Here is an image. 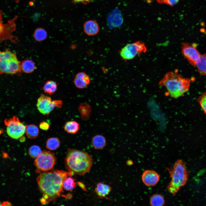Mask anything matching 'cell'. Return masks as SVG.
<instances>
[{
	"mask_svg": "<svg viewBox=\"0 0 206 206\" xmlns=\"http://www.w3.org/2000/svg\"><path fill=\"white\" fill-rule=\"evenodd\" d=\"M150 204L152 206H162L165 204V200L163 197L158 194H154L150 197Z\"/></svg>",
	"mask_w": 206,
	"mask_h": 206,
	"instance_id": "21",
	"label": "cell"
},
{
	"mask_svg": "<svg viewBox=\"0 0 206 206\" xmlns=\"http://www.w3.org/2000/svg\"><path fill=\"white\" fill-rule=\"evenodd\" d=\"M33 36L36 41H42L46 38L47 33L43 29L41 28H37L34 31Z\"/></svg>",
	"mask_w": 206,
	"mask_h": 206,
	"instance_id": "24",
	"label": "cell"
},
{
	"mask_svg": "<svg viewBox=\"0 0 206 206\" xmlns=\"http://www.w3.org/2000/svg\"><path fill=\"white\" fill-rule=\"evenodd\" d=\"M72 2L75 3H81L85 4H87L90 2L95 0H72Z\"/></svg>",
	"mask_w": 206,
	"mask_h": 206,
	"instance_id": "31",
	"label": "cell"
},
{
	"mask_svg": "<svg viewBox=\"0 0 206 206\" xmlns=\"http://www.w3.org/2000/svg\"><path fill=\"white\" fill-rule=\"evenodd\" d=\"M76 183L74 179L71 176L68 177L64 180L63 187L66 190L72 191L76 187Z\"/></svg>",
	"mask_w": 206,
	"mask_h": 206,
	"instance_id": "23",
	"label": "cell"
},
{
	"mask_svg": "<svg viewBox=\"0 0 206 206\" xmlns=\"http://www.w3.org/2000/svg\"><path fill=\"white\" fill-rule=\"evenodd\" d=\"M57 86V84L55 82L48 80L45 82L42 88L45 92L51 95L56 91Z\"/></svg>",
	"mask_w": 206,
	"mask_h": 206,
	"instance_id": "20",
	"label": "cell"
},
{
	"mask_svg": "<svg viewBox=\"0 0 206 206\" xmlns=\"http://www.w3.org/2000/svg\"><path fill=\"white\" fill-rule=\"evenodd\" d=\"M39 127L43 130H47L49 128L50 125L47 122L43 121L40 124Z\"/></svg>",
	"mask_w": 206,
	"mask_h": 206,
	"instance_id": "30",
	"label": "cell"
},
{
	"mask_svg": "<svg viewBox=\"0 0 206 206\" xmlns=\"http://www.w3.org/2000/svg\"><path fill=\"white\" fill-rule=\"evenodd\" d=\"M146 51L147 47L144 43L139 41L126 44L121 49L120 55L123 60L127 61L132 60L136 56L140 55Z\"/></svg>",
	"mask_w": 206,
	"mask_h": 206,
	"instance_id": "7",
	"label": "cell"
},
{
	"mask_svg": "<svg viewBox=\"0 0 206 206\" xmlns=\"http://www.w3.org/2000/svg\"><path fill=\"white\" fill-rule=\"evenodd\" d=\"M56 161L54 153L46 150L42 151L34 161L37 172L41 173L51 170L54 168Z\"/></svg>",
	"mask_w": 206,
	"mask_h": 206,
	"instance_id": "6",
	"label": "cell"
},
{
	"mask_svg": "<svg viewBox=\"0 0 206 206\" xmlns=\"http://www.w3.org/2000/svg\"><path fill=\"white\" fill-rule=\"evenodd\" d=\"M198 101L204 112L206 114V92L199 97Z\"/></svg>",
	"mask_w": 206,
	"mask_h": 206,
	"instance_id": "27",
	"label": "cell"
},
{
	"mask_svg": "<svg viewBox=\"0 0 206 206\" xmlns=\"http://www.w3.org/2000/svg\"><path fill=\"white\" fill-rule=\"evenodd\" d=\"M21 70L27 74L32 73L36 69L34 62L29 59L23 61L21 63Z\"/></svg>",
	"mask_w": 206,
	"mask_h": 206,
	"instance_id": "19",
	"label": "cell"
},
{
	"mask_svg": "<svg viewBox=\"0 0 206 206\" xmlns=\"http://www.w3.org/2000/svg\"><path fill=\"white\" fill-rule=\"evenodd\" d=\"M74 82L76 86L79 89L85 88L89 84L85 80L76 77L74 79Z\"/></svg>",
	"mask_w": 206,
	"mask_h": 206,
	"instance_id": "26",
	"label": "cell"
},
{
	"mask_svg": "<svg viewBox=\"0 0 206 206\" xmlns=\"http://www.w3.org/2000/svg\"><path fill=\"white\" fill-rule=\"evenodd\" d=\"M75 77L85 80L89 84L90 83V80L89 77L85 72H79L76 74Z\"/></svg>",
	"mask_w": 206,
	"mask_h": 206,
	"instance_id": "29",
	"label": "cell"
},
{
	"mask_svg": "<svg viewBox=\"0 0 206 206\" xmlns=\"http://www.w3.org/2000/svg\"><path fill=\"white\" fill-rule=\"evenodd\" d=\"M79 124L75 121L71 120L66 122L65 124L64 129L67 132L71 134H75L79 130Z\"/></svg>",
	"mask_w": 206,
	"mask_h": 206,
	"instance_id": "18",
	"label": "cell"
},
{
	"mask_svg": "<svg viewBox=\"0 0 206 206\" xmlns=\"http://www.w3.org/2000/svg\"><path fill=\"white\" fill-rule=\"evenodd\" d=\"M25 133L29 138L34 139L38 136L39 130L36 125L30 124L25 126Z\"/></svg>",
	"mask_w": 206,
	"mask_h": 206,
	"instance_id": "17",
	"label": "cell"
},
{
	"mask_svg": "<svg viewBox=\"0 0 206 206\" xmlns=\"http://www.w3.org/2000/svg\"><path fill=\"white\" fill-rule=\"evenodd\" d=\"M60 142L59 139L56 137H51L48 138L46 142V148L51 150H54L57 149L60 146Z\"/></svg>",
	"mask_w": 206,
	"mask_h": 206,
	"instance_id": "22",
	"label": "cell"
},
{
	"mask_svg": "<svg viewBox=\"0 0 206 206\" xmlns=\"http://www.w3.org/2000/svg\"><path fill=\"white\" fill-rule=\"evenodd\" d=\"M83 29L84 33L87 35L91 36L96 35L100 30L98 23L93 20H89L86 21L84 25Z\"/></svg>",
	"mask_w": 206,
	"mask_h": 206,
	"instance_id": "13",
	"label": "cell"
},
{
	"mask_svg": "<svg viewBox=\"0 0 206 206\" xmlns=\"http://www.w3.org/2000/svg\"><path fill=\"white\" fill-rule=\"evenodd\" d=\"M93 163L92 157L86 152L68 148L65 159L66 169L73 174L84 175L91 169Z\"/></svg>",
	"mask_w": 206,
	"mask_h": 206,
	"instance_id": "2",
	"label": "cell"
},
{
	"mask_svg": "<svg viewBox=\"0 0 206 206\" xmlns=\"http://www.w3.org/2000/svg\"><path fill=\"white\" fill-rule=\"evenodd\" d=\"M0 13V41L9 40L12 42H15L17 39L13 36L11 33L15 29V25L12 21L9 23L5 24L2 22Z\"/></svg>",
	"mask_w": 206,
	"mask_h": 206,
	"instance_id": "11",
	"label": "cell"
},
{
	"mask_svg": "<svg viewBox=\"0 0 206 206\" xmlns=\"http://www.w3.org/2000/svg\"><path fill=\"white\" fill-rule=\"evenodd\" d=\"M180 0H157V2L160 3H165L171 6L177 4Z\"/></svg>",
	"mask_w": 206,
	"mask_h": 206,
	"instance_id": "28",
	"label": "cell"
},
{
	"mask_svg": "<svg viewBox=\"0 0 206 206\" xmlns=\"http://www.w3.org/2000/svg\"><path fill=\"white\" fill-rule=\"evenodd\" d=\"M21 64L14 53L7 49L0 51V74L19 73L22 70Z\"/></svg>",
	"mask_w": 206,
	"mask_h": 206,
	"instance_id": "5",
	"label": "cell"
},
{
	"mask_svg": "<svg viewBox=\"0 0 206 206\" xmlns=\"http://www.w3.org/2000/svg\"><path fill=\"white\" fill-rule=\"evenodd\" d=\"M4 123L8 135L13 139L21 138L25 132V126L16 116L5 119Z\"/></svg>",
	"mask_w": 206,
	"mask_h": 206,
	"instance_id": "8",
	"label": "cell"
},
{
	"mask_svg": "<svg viewBox=\"0 0 206 206\" xmlns=\"http://www.w3.org/2000/svg\"><path fill=\"white\" fill-rule=\"evenodd\" d=\"M177 72L176 70L167 72L159 83L160 86L165 87L167 94L174 98L181 97L187 92L191 82L190 79L183 78Z\"/></svg>",
	"mask_w": 206,
	"mask_h": 206,
	"instance_id": "3",
	"label": "cell"
},
{
	"mask_svg": "<svg viewBox=\"0 0 206 206\" xmlns=\"http://www.w3.org/2000/svg\"><path fill=\"white\" fill-rule=\"evenodd\" d=\"M0 205H1V204L0 203Z\"/></svg>",
	"mask_w": 206,
	"mask_h": 206,
	"instance_id": "33",
	"label": "cell"
},
{
	"mask_svg": "<svg viewBox=\"0 0 206 206\" xmlns=\"http://www.w3.org/2000/svg\"><path fill=\"white\" fill-rule=\"evenodd\" d=\"M42 152L40 148L36 145H33L31 146L28 150L30 156L32 158H37Z\"/></svg>",
	"mask_w": 206,
	"mask_h": 206,
	"instance_id": "25",
	"label": "cell"
},
{
	"mask_svg": "<svg viewBox=\"0 0 206 206\" xmlns=\"http://www.w3.org/2000/svg\"><path fill=\"white\" fill-rule=\"evenodd\" d=\"M142 179L143 183L148 187L153 186L157 184L160 179L158 174L155 171L146 170L142 173Z\"/></svg>",
	"mask_w": 206,
	"mask_h": 206,
	"instance_id": "12",
	"label": "cell"
},
{
	"mask_svg": "<svg viewBox=\"0 0 206 206\" xmlns=\"http://www.w3.org/2000/svg\"><path fill=\"white\" fill-rule=\"evenodd\" d=\"M167 169L171 180L167 189L170 193L175 195L181 187L186 184L188 179L189 172L186 168L185 162L181 159L177 160L172 167Z\"/></svg>",
	"mask_w": 206,
	"mask_h": 206,
	"instance_id": "4",
	"label": "cell"
},
{
	"mask_svg": "<svg viewBox=\"0 0 206 206\" xmlns=\"http://www.w3.org/2000/svg\"><path fill=\"white\" fill-rule=\"evenodd\" d=\"M196 43H182L181 53L183 56L192 66L195 67L196 63L200 54L196 49Z\"/></svg>",
	"mask_w": 206,
	"mask_h": 206,
	"instance_id": "10",
	"label": "cell"
},
{
	"mask_svg": "<svg viewBox=\"0 0 206 206\" xmlns=\"http://www.w3.org/2000/svg\"><path fill=\"white\" fill-rule=\"evenodd\" d=\"M78 185L81 187L83 190L84 191H86V189L85 187V186L82 183L80 182H78Z\"/></svg>",
	"mask_w": 206,
	"mask_h": 206,
	"instance_id": "32",
	"label": "cell"
},
{
	"mask_svg": "<svg viewBox=\"0 0 206 206\" xmlns=\"http://www.w3.org/2000/svg\"><path fill=\"white\" fill-rule=\"evenodd\" d=\"M195 67L199 74L201 75L206 76V54H200L197 61Z\"/></svg>",
	"mask_w": 206,
	"mask_h": 206,
	"instance_id": "16",
	"label": "cell"
},
{
	"mask_svg": "<svg viewBox=\"0 0 206 206\" xmlns=\"http://www.w3.org/2000/svg\"><path fill=\"white\" fill-rule=\"evenodd\" d=\"M73 175L70 172L58 170L40 173L37 181L39 190L43 195L40 199L41 204H47L60 197L63 191L64 180Z\"/></svg>",
	"mask_w": 206,
	"mask_h": 206,
	"instance_id": "1",
	"label": "cell"
},
{
	"mask_svg": "<svg viewBox=\"0 0 206 206\" xmlns=\"http://www.w3.org/2000/svg\"><path fill=\"white\" fill-rule=\"evenodd\" d=\"M106 142V138L103 135L98 134L94 136L91 140L92 147L96 149H100L104 148Z\"/></svg>",
	"mask_w": 206,
	"mask_h": 206,
	"instance_id": "14",
	"label": "cell"
},
{
	"mask_svg": "<svg viewBox=\"0 0 206 206\" xmlns=\"http://www.w3.org/2000/svg\"><path fill=\"white\" fill-rule=\"evenodd\" d=\"M112 190L111 187L108 185L102 183H98L95 189V191L100 198L105 197L108 195Z\"/></svg>",
	"mask_w": 206,
	"mask_h": 206,
	"instance_id": "15",
	"label": "cell"
},
{
	"mask_svg": "<svg viewBox=\"0 0 206 206\" xmlns=\"http://www.w3.org/2000/svg\"><path fill=\"white\" fill-rule=\"evenodd\" d=\"M62 104L61 100H52L50 97L41 94L37 99V107L41 113L48 115L55 107L61 108Z\"/></svg>",
	"mask_w": 206,
	"mask_h": 206,
	"instance_id": "9",
	"label": "cell"
}]
</instances>
